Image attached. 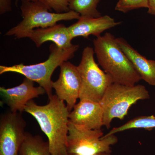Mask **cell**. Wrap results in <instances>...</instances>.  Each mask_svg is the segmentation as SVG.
<instances>
[{"instance_id":"obj_4","label":"cell","mask_w":155,"mask_h":155,"mask_svg":"<svg viewBox=\"0 0 155 155\" xmlns=\"http://www.w3.org/2000/svg\"><path fill=\"white\" fill-rule=\"evenodd\" d=\"M150 98L149 92L143 85L128 86L113 83L100 102L103 110V126L110 128L113 119L122 120L132 105Z\"/></svg>"},{"instance_id":"obj_19","label":"cell","mask_w":155,"mask_h":155,"mask_svg":"<svg viewBox=\"0 0 155 155\" xmlns=\"http://www.w3.org/2000/svg\"><path fill=\"white\" fill-rule=\"evenodd\" d=\"M29 2H39L44 4L49 11L54 10L57 13H63L70 11L69 0H26Z\"/></svg>"},{"instance_id":"obj_15","label":"cell","mask_w":155,"mask_h":155,"mask_svg":"<svg viewBox=\"0 0 155 155\" xmlns=\"http://www.w3.org/2000/svg\"><path fill=\"white\" fill-rule=\"evenodd\" d=\"M19 155H52L48 142L41 136L33 135L26 132Z\"/></svg>"},{"instance_id":"obj_11","label":"cell","mask_w":155,"mask_h":155,"mask_svg":"<svg viewBox=\"0 0 155 155\" xmlns=\"http://www.w3.org/2000/svg\"><path fill=\"white\" fill-rule=\"evenodd\" d=\"M69 122L89 130H100L103 126V110L100 102L80 100L69 114Z\"/></svg>"},{"instance_id":"obj_13","label":"cell","mask_w":155,"mask_h":155,"mask_svg":"<svg viewBox=\"0 0 155 155\" xmlns=\"http://www.w3.org/2000/svg\"><path fill=\"white\" fill-rule=\"evenodd\" d=\"M28 38L40 47L45 42L52 41L61 48H67L73 45L68 27L63 24L56 25L46 28L34 29L28 34Z\"/></svg>"},{"instance_id":"obj_23","label":"cell","mask_w":155,"mask_h":155,"mask_svg":"<svg viewBox=\"0 0 155 155\" xmlns=\"http://www.w3.org/2000/svg\"><path fill=\"white\" fill-rule=\"evenodd\" d=\"M21 0H15V4H16V5H17V4H18V2L19 1H21Z\"/></svg>"},{"instance_id":"obj_8","label":"cell","mask_w":155,"mask_h":155,"mask_svg":"<svg viewBox=\"0 0 155 155\" xmlns=\"http://www.w3.org/2000/svg\"><path fill=\"white\" fill-rule=\"evenodd\" d=\"M26 123L21 113L10 111L0 118V155H19Z\"/></svg>"},{"instance_id":"obj_17","label":"cell","mask_w":155,"mask_h":155,"mask_svg":"<svg viewBox=\"0 0 155 155\" xmlns=\"http://www.w3.org/2000/svg\"><path fill=\"white\" fill-rule=\"evenodd\" d=\"M155 128V116H140L131 119L124 125L119 127H114L104 137L115 134L125 130L131 129L143 128L149 130Z\"/></svg>"},{"instance_id":"obj_10","label":"cell","mask_w":155,"mask_h":155,"mask_svg":"<svg viewBox=\"0 0 155 155\" xmlns=\"http://www.w3.org/2000/svg\"><path fill=\"white\" fill-rule=\"evenodd\" d=\"M34 82L25 78L18 86L9 88L1 87L2 103L8 106L11 112L21 114L28 102L46 93L41 86L35 87Z\"/></svg>"},{"instance_id":"obj_20","label":"cell","mask_w":155,"mask_h":155,"mask_svg":"<svg viewBox=\"0 0 155 155\" xmlns=\"http://www.w3.org/2000/svg\"><path fill=\"white\" fill-rule=\"evenodd\" d=\"M11 0H0V14L2 15L11 11Z\"/></svg>"},{"instance_id":"obj_3","label":"cell","mask_w":155,"mask_h":155,"mask_svg":"<svg viewBox=\"0 0 155 155\" xmlns=\"http://www.w3.org/2000/svg\"><path fill=\"white\" fill-rule=\"evenodd\" d=\"M78 45H73L67 48H61L54 44L50 46V54L46 61L39 64L24 65L21 64L12 66H0V74L6 72H15L38 83L44 89L49 99L53 96L51 79L54 70L65 61L72 59L79 48Z\"/></svg>"},{"instance_id":"obj_21","label":"cell","mask_w":155,"mask_h":155,"mask_svg":"<svg viewBox=\"0 0 155 155\" xmlns=\"http://www.w3.org/2000/svg\"><path fill=\"white\" fill-rule=\"evenodd\" d=\"M148 9V13L155 15V0H149Z\"/></svg>"},{"instance_id":"obj_2","label":"cell","mask_w":155,"mask_h":155,"mask_svg":"<svg viewBox=\"0 0 155 155\" xmlns=\"http://www.w3.org/2000/svg\"><path fill=\"white\" fill-rule=\"evenodd\" d=\"M95 54L104 71L114 83L134 86L141 80L114 35L107 32L93 41Z\"/></svg>"},{"instance_id":"obj_12","label":"cell","mask_w":155,"mask_h":155,"mask_svg":"<svg viewBox=\"0 0 155 155\" xmlns=\"http://www.w3.org/2000/svg\"><path fill=\"white\" fill-rule=\"evenodd\" d=\"M121 22H116L114 18L108 15L98 18L80 17L77 22L68 27L70 36L72 39L78 36L87 38L93 35L96 37L101 34L119 25Z\"/></svg>"},{"instance_id":"obj_6","label":"cell","mask_w":155,"mask_h":155,"mask_svg":"<svg viewBox=\"0 0 155 155\" xmlns=\"http://www.w3.org/2000/svg\"><path fill=\"white\" fill-rule=\"evenodd\" d=\"M94 54L92 48H84L80 64L77 66L81 80L79 100L100 102L114 81L110 75L99 67L94 60Z\"/></svg>"},{"instance_id":"obj_9","label":"cell","mask_w":155,"mask_h":155,"mask_svg":"<svg viewBox=\"0 0 155 155\" xmlns=\"http://www.w3.org/2000/svg\"><path fill=\"white\" fill-rule=\"evenodd\" d=\"M58 80L52 82L56 95L59 99L66 102L67 107L71 112L79 99L81 80L77 66L69 61H65L60 66Z\"/></svg>"},{"instance_id":"obj_18","label":"cell","mask_w":155,"mask_h":155,"mask_svg":"<svg viewBox=\"0 0 155 155\" xmlns=\"http://www.w3.org/2000/svg\"><path fill=\"white\" fill-rule=\"evenodd\" d=\"M149 0H119L115 7L116 11L126 13L140 8H148Z\"/></svg>"},{"instance_id":"obj_7","label":"cell","mask_w":155,"mask_h":155,"mask_svg":"<svg viewBox=\"0 0 155 155\" xmlns=\"http://www.w3.org/2000/svg\"><path fill=\"white\" fill-rule=\"evenodd\" d=\"M101 129L89 130L69 123L67 137L68 154L94 155L101 153H111V146L118 138L114 134L104 137Z\"/></svg>"},{"instance_id":"obj_1","label":"cell","mask_w":155,"mask_h":155,"mask_svg":"<svg viewBox=\"0 0 155 155\" xmlns=\"http://www.w3.org/2000/svg\"><path fill=\"white\" fill-rule=\"evenodd\" d=\"M45 105L37 104L33 100L27 103L25 112L31 115L46 135L52 155H68L67 137L70 112L64 101L53 95Z\"/></svg>"},{"instance_id":"obj_16","label":"cell","mask_w":155,"mask_h":155,"mask_svg":"<svg viewBox=\"0 0 155 155\" xmlns=\"http://www.w3.org/2000/svg\"><path fill=\"white\" fill-rule=\"evenodd\" d=\"M101 0H69L70 11H75L81 17L88 18H98L101 14L97 9Z\"/></svg>"},{"instance_id":"obj_14","label":"cell","mask_w":155,"mask_h":155,"mask_svg":"<svg viewBox=\"0 0 155 155\" xmlns=\"http://www.w3.org/2000/svg\"><path fill=\"white\" fill-rule=\"evenodd\" d=\"M116 39L119 46L132 63L141 80L155 86V61L148 60L142 55L124 38Z\"/></svg>"},{"instance_id":"obj_22","label":"cell","mask_w":155,"mask_h":155,"mask_svg":"<svg viewBox=\"0 0 155 155\" xmlns=\"http://www.w3.org/2000/svg\"><path fill=\"white\" fill-rule=\"evenodd\" d=\"M110 153H99L96 154H95L94 155H111ZM68 155H79L78 154H77L75 153H70L68 154Z\"/></svg>"},{"instance_id":"obj_5","label":"cell","mask_w":155,"mask_h":155,"mask_svg":"<svg viewBox=\"0 0 155 155\" xmlns=\"http://www.w3.org/2000/svg\"><path fill=\"white\" fill-rule=\"evenodd\" d=\"M20 10L22 20L16 26L8 31L5 35L14 36L17 38H28L35 28H46L61 21L79 19L80 14L70 11L63 13H51L44 4L39 2L21 0Z\"/></svg>"}]
</instances>
